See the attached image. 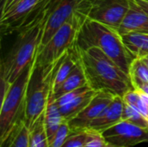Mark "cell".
Segmentation results:
<instances>
[{
  "instance_id": "obj_13",
  "label": "cell",
  "mask_w": 148,
  "mask_h": 147,
  "mask_svg": "<svg viewBox=\"0 0 148 147\" xmlns=\"http://www.w3.org/2000/svg\"><path fill=\"white\" fill-rule=\"evenodd\" d=\"M118 32L121 36L131 32H148V15L134 0H130V7L122 19Z\"/></svg>"
},
{
  "instance_id": "obj_7",
  "label": "cell",
  "mask_w": 148,
  "mask_h": 147,
  "mask_svg": "<svg viewBox=\"0 0 148 147\" xmlns=\"http://www.w3.org/2000/svg\"><path fill=\"white\" fill-rule=\"evenodd\" d=\"M130 7V0H95L88 18L116 30Z\"/></svg>"
},
{
  "instance_id": "obj_11",
  "label": "cell",
  "mask_w": 148,
  "mask_h": 147,
  "mask_svg": "<svg viewBox=\"0 0 148 147\" xmlns=\"http://www.w3.org/2000/svg\"><path fill=\"white\" fill-rule=\"evenodd\" d=\"M40 0H22L10 10L1 15L0 24L3 35L18 32V29L26 17L35 9Z\"/></svg>"
},
{
  "instance_id": "obj_8",
  "label": "cell",
  "mask_w": 148,
  "mask_h": 147,
  "mask_svg": "<svg viewBox=\"0 0 148 147\" xmlns=\"http://www.w3.org/2000/svg\"><path fill=\"white\" fill-rule=\"evenodd\" d=\"M106 142L113 146L131 147L148 142V131L125 120L101 133Z\"/></svg>"
},
{
  "instance_id": "obj_28",
  "label": "cell",
  "mask_w": 148,
  "mask_h": 147,
  "mask_svg": "<svg viewBox=\"0 0 148 147\" xmlns=\"http://www.w3.org/2000/svg\"><path fill=\"white\" fill-rule=\"evenodd\" d=\"M106 147H116V146H110V145H108H108L106 146Z\"/></svg>"
},
{
  "instance_id": "obj_17",
  "label": "cell",
  "mask_w": 148,
  "mask_h": 147,
  "mask_svg": "<svg viewBox=\"0 0 148 147\" xmlns=\"http://www.w3.org/2000/svg\"><path fill=\"white\" fill-rule=\"evenodd\" d=\"M122 41L135 58L148 55V32H131L122 35Z\"/></svg>"
},
{
  "instance_id": "obj_19",
  "label": "cell",
  "mask_w": 148,
  "mask_h": 147,
  "mask_svg": "<svg viewBox=\"0 0 148 147\" xmlns=\"http://www.w3.org/2000/svg\"><path fill=\"white\" fill-rule=\"evenodd\" d=\"M129 75L135 89L148 83V67L142 58H135L130 66Z\"/></svg>"
},
{
  "instance_id": "obj_27",
  "label": "cell",
  "mask_w": 148,
  "mask_h": 147,
  "mask_svg": "<svg viewBox=\"0 0 148 147\" xmlns=\"http://www.w3.org/2000/svg\"><path fill=\"white\" fill-rule=\"evenodd\" d=\"M136 90H138L139 92H140V93H142V94H146V95L148 96V83L147 84H144V85L140 86Z\"/></svg>"
},
{
  "instance_id": "obj_14",
  "label": "cell",
  "mask_w": 148,
  "mask_h": 147,
  "mask_svg": "<svg viewBox=\"0 0 148 147\" xmlns=\"http://www.w3.org/2000/svg\"><path fill=\"white\" fill-rule=\"evenodd\" d=\"M86 85H88L87 78L84 73L81 59H79L78 62L75 66L74 69L69 75V77L63 81L60 88L50 95L49 102H53L63 94L74 91L82 87H84Z\"/></svg>"
},
{
  "instance_id": "obj_5",
  "label": "cell",
  "mask_w": 148,
  "mask_h": 147,
  "mask_svg": "<svg viewBox=\"0 0 148 147\" xmlns=\"http://www.w3.org/2000/svg\"><path fill=\"white\" fill-rule=\"evenodd\" d=\"M34 61L29 64L22 74L10 83L7 92L2 96L0 108V141L3 140L16 123L24 118V99L26 88Z\"/></svg>"
},
{
  "instance_id": "obj_2",
  "label": "cell",
  "mask_w": 148,
  "mask_h": 147,
  "mask_svg": "<svg viewBox=\"0 0 148 147\" xmlns=\"http://www.w3.org/2000/svg\"><path fill=\"white\" fill-rule=\"evenodd\" d=\"M75 47L77 51L91 47L100 49L128 75L131 63L135 59L124 44L118 30L89 18L81 27Z\"/></svg>"
},
{
  "instance_id": "obj_25",
  "label": "cell",
  "mask_w": 148,
  "mask_h": 147,
  "mask_svg": "<svg viewBox=\"0 0 148 147\" xmlns=\"http://www.w3.org/2000/svg\"><path fill=\"white\" fill-rule=\"evenodd\" d=\"M22 0H2V10L1 15L4 14L8 10H10L12 7H14L16 3H18Z\"/></svg>"
},
{
  "instance_id": "obj_6",
  "label": "cell",
  "mask_w": 148,
  "mask_h": 147,
  "mask_svg": "<svg viewBox=\"0 0 148 147\" xmlns=\"http://www.w3.org/2000/svg\"><path fill=\"white\" fill-rule=\"evenodd\" d=\"M79 30L80 27L71 16L45 45L38 48L35 57V64L42 67L55 64L75 45Z\"/></svg>"
},
{
  "instance_id": "obj_4",
  "label": "cell",
  "mask_w": 148,
  "mask_h": 147,
  "mask_svg": "<svg viewBox=\"0 0 148 147\" xmlns=\"http://www.w3.org/2000/svg\"><path fill=\"white\" fill-rule=\"evenodd\" d=\"M56 68V62L42 67L36 65L34 62L24 99V123L29 129L46 110L52 93Z\"/></svg>"
},
{
  "instance_id": "obj_23",
  "label": "cell",
  "mask_w": 148,
  "mask_h": 147,
  "mask_svg": "<svg viewBox=\"0 0 148 147\" xmlns=\"http://www.w3.org/2000/svg\"><path fill=\"white\" fill-rule=\"evenodd\" d=\"M86 132L87 138L84 147H106L108 145L101 133L91 129H86Z\"/></svg>"
},
{
  "instance_id": "obj_10",
  "label": "cell",
  "mask_w": 148,
  "mask_h": 147,
  "mask_svg": "<svg viewBox=\"0 0 148 147\" xmlns=\"http://www.w3.org/2000/svg\"><path fill=\"white\" fill-rule=\"evenodd\" d=\"M78 0H62L56 10L43 24L42 35L39 48L45 45L53 35L74 14Z\"/></svg>"
},
{
  "instance_id": "obj_16",
  "label": "cell",
  "mask_w": 148,
  "mask_h": 147,
  "mask_svg": "<svg viewBox=\"0 0 148 147\" xmlns=\"http://www.w3.org/2000/svg\"><path fill=\"white\" fill-rule=\"evenodd\" d=\"M0 147H29V129L24 123V118L19 120L1 140Z\"/></svg>"
},
{
  "instance_id": "obj_9",
  "label": "cell",
  "mask_w": 148,
  "mask_h": 147,
  "mask_svg": "<svg viewBox=\"0 0 148 147\" xmlns=\"http://www.w3.org/2000/svg\"><path fill=\"white\" fill-rule=\"evenodd\" d=\"M115 96L104 91L96 92L89 104L75 118L68 121L72 133L86 130L89 124L95 120L112 102Z\"/></svg>"
},
{
  "instance_id": "obj_1",
  "label": "cell",
  "mask_w": 148,
  "mask_h": 147,
  "mask_svg": "<svg viewBox=\"0 0 148 147\" xmlns=\"http://www.w3.org/2000/svg\"><path fill=\"white\" fill-rule=\"evenodd\" d=\"M78 52L88 85L95 91L123 98L128 91L135 89L130 75L100 49L91 47Z\"/></svg>"
},
{
  "instance_id": "obj_3",
  "label": "cell",
  "mask_w": 148,
  "mask_h": 147,
  "mask_svg": "<svg viewBox=\"0 0 148 147\" xmlns=\"http://www.w3.org/2000/svg\"><path fill=\"white\" fill-rule=\"evenodd\" d=\"M43 24H37L18 32L9 52L0 64V79L12 83L30 64L41 43Z\"/></svg>"
},
{
  "instance_id": "obj_20",
  "label": "cell",
  "mask_w": 148,
  "mask_h": 147,
  "mask_svg": "<svg viewBox=\"0 0 148 147\" xmlns=\"http://www.w3.org/2000/svg\"><path fill=\"white\" fill-rule=\"evenodd\" d=\"M29 147H49V140L44 127V113L29 129Z\"/></svg>"
},
{
  "instance_id": "obj_21",
  "label": "cell",
  "mask_w": 148,
  "mask_h": 147,
  "mask_svg": "<svg viewBox=\"0 0 148 147\" xmlns=\"http://www.w3.org/2000/svg\"><path fill=\"white\" fill-rule=\"evenodd\" d=\"M122 120L132 123L137 126H140L148 131V119L145 117L140 112H139L134 107L124 102L123 112H122Z\"/></svg>"
},
{
  "instance_id": "obj_29",
  "label": "cell",
  "mask_w": 148,
  "mask_h": 147,
  "mask_svg": "<svg viewBox=\"0 0 148 147\" xmlns=\"http://www.w3.org/2000/svg\"><path fill=\"white\" fill-rule=\"evenodd\" d=\"M146 57H147V58H148V55H147V56H146Z\"/></svg>"
},
{
  "instance_id": "obj_24",
  "label": "cell",
  "mask_w": 148,
  "mask_h": 147,
  "mask_svg": "<svg viewBox=\"0 0 148 147\" xmlns=\"http://www.w3.org/2000/svg\"><path fill=\"white\" fill-rule=\"evenodd\" d=\"M87 138V132L80 131L76 133H72L65 140L61 147H84Z\"/></svg>"
},
{
  "instance_id": "obj_18",
  "label": "cell",
  "mask_w": 148,
  "mask_h": 147,
  "mask_svg": "<svg viewBox=\"0 0 148 147\" xmlns=\"http://www.w3.org/2000/svg\"><path fill=\"white\" fill-rule=\"evenodd\" d=\"M64 121L60 109L55 101L49 102L44 113V127L49 143L56 133L61 124Z\"/></svg>"
},
{
  "instance_id": "obj_22",
  "label": "cell",
  "mask_w": 148,
  "mask_h": 147,
  "mask_svg": "<svg viewBox=\"0 0 148 147\" xmlns=\"http://www.w3.org/2000/svg\"><path fill=\"white\" fill-rule=\"evenodd\" d=\"M70 134L71 129L69 127V125L68 121L64 120L61 124L59 129L54 135L53 139L49 143V147H61Z\"/></svg>"
},
{
  "instance_id": "obj_15",
  "label": "cell",
  "mask_w": 148,
  "mask_h": 147,
  "mask_svg": "<svg viewBox=\"0 0 148 147\" xmlns=\"http://www.w3.org/2000/svg\"><path fill=\"white\" fill-rule=\"evenodd\" d=\"M95 94L96 91L92 88H89L84 93L78 95L77 97L71 100L69 102L66 103L65 105L58 107L64 120L69 121L78 113H80L89 104Z\"/></svg>"
},
{
  "instance_id": "obj_12",
  "label": "cell",
  "mask_w": 148,
  "mask_h": 147,
  "mask_svg": "<svg viewBox=\"0 0 148 147\" xmlns=\"http://www.w3.org/2000/svg\"><path fill=\"white\" fill-rule=\"evenodd\" d=\"M123 105V99L120 96H115L105 110L89 124L87 129L102 133L118 124L122 120Z\"/></svg>"
},
{
  "instance_id": "obj_26",
  "label": "cell",
  "mask_w": 148,
  "mask_h": 147,
  "mask_svg": "<svg viewBox=\"0 0 148 147\" xmlns=\"http://www.w3.org/2000/svg\"><path fill=\"white\" fill-rule=\"evenodd\" d=\"M137 4L146 12L147 13L148 15V1H146V0H134Z\"/></svg>"
}]
</instances>
